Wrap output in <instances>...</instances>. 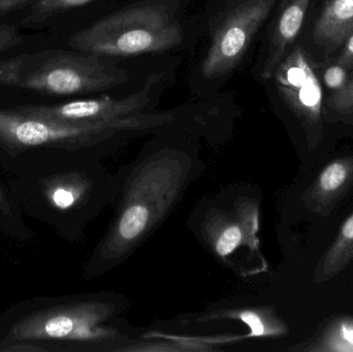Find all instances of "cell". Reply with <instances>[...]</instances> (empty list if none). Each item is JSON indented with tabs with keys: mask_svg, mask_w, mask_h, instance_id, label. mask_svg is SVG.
I'll return each mask as SVG.
<instances>
[{
	"mask_svg": "<svg viewBox=\"0 0 353 352\" xmlns=\"http://www.w3.org/2000/svg\"><path fill=\"white\" fill-rule=\"evenodd\" d=\"M99 58L63 50L20 54L0 60V85L65 96L105 91L126 82L125 70Z\"/></svg>",
	"mask_w": 353,
	"mask_h": 352,
	"instance_id": "cell-1",
	"label": "cell"
},
{
	"mask_svg": "<svg viewBox=\"0 0 353 352\" xmlns=\"http://www.w3.org/2000/svg\"><path fill=\"white\" fill-rule=\"evenodd\" d=\"M182 41V28L174 12L165 4L153 2L97 21L72 35L68 45L99 57H128L168 51Z\"/></svg>",
	"mask_w": 353,
	"mask_h": 352,
	"instance_id": "cell-2",
	"label": "cell"
},
{
	"mask_svg": "<svg viewBox=\"0 0 353 352\" xmlns=\"http://www.w3.org/2000/svg\"><path fill=\"white\" fill-rule=\"evenodd\" d=\"M275 3L276 0H240L228 12L203 60L205 78H220L238 65Z\"/></svg>",
	"mask_w": 353,
	"mask_h": 352,
	"instance_id": "cell-3",
	"label": "cell"
},
{
	"mask_svg": "<svg viewBox=\"0 0 353 352\" xmlns=\"http://www.w3.org/2000/svg\"><path fill=\"white\" fill-rule=\"evenodd\" d=\"M280 96L299 118L311 145L323 140V92L307 52L294 47L274 72Z\"/></svg>",
	"mask_w": 353,
	"mask_h": 352,
	"instance_id": "cell-4",
	"label": "cell"
},
{
	"mask_svg": "<svg viewBox=\"0 0 353 352\" xmlns=\"http://www.w3.org/2000/svg\"><path fill=\"white\" fill-rule=\"evenodd\" d=\"M109 121H59L27 113L20 107L0 110V144L14 150L66 146L87 138Z\"/></svg>",
	"mask_w": 353,
	"mask_h": 352,
	"instance_id": "cell-5",
	"label": "cell"
},
{
	"mask_svg": "<svg viewBox=\"0 0 353 352\" xmlns=\"http://www.w3.org/2000/svg\"><path fill=\"white\" fill-rule=\"evenodd\" d=\"M161 79V74L151 76L141 90L121 99L105 95L99 99H80L55 105H26L20 109L27 113L59 121L91 122L112 120L146 107Z\"/></svg>",
	"mask_w": 353,
	"mask_h": 352,
	"instance_id": "cell-6",
	"label": "cell"
},
{
	"mask_svg": "<svg viewBox=\"0 0 353 352\" xmlns=\"http://www.w3.org/2000/svg\"><path fill=\"white\" fill-rule=\"evenodd\" d=\"M311 0H283L274 24L269 49L261 76L271 80L290 45L300 34Z\"/></svg>",
	"mask_w": 353,
	"mask_h": 352,
	"instance_id": "cell-7",
	"label": "cell"
},
{
	"mask_svg": "<svg viewBox=\"0 0 353 352\" xmlns=\"http://www.w3.org/2000/svg\"><path fill=\"white\" fill-rule=\"evenodd\" d=\"M353 187V155L331 161L309 188V209L321 215L331 214L336 205Z\"/></svg>",
	"mask_w": 353,
	"mask_h": 352,
	"instance_id": "cell-8",
	"label": "cell"
},
{
	"mask_svg": "<svg viewBox=\"0 0 353 352\" xmlns=\"http://www.w3.org/2000/svg\"><path fill=\"white\" fill-rule=\"evenodd\" d=\"M352 33L353 0H327L315 23V43L327 56L341 48Z\"/></svg>",
	"mask_w": 353,
	"mask_h": 352,
	"instance_id": "cell-9",
	"label": "cell"
},
{
	"mask_svg": "<svg viewBox=\"0 0 353 352\" xmlns=\"http://www.w3.org/2000/svg\"><path fill=\"white\" fill-rule=\"evenodd\" d=\"M353 260V213L346 219L331 247L319 262L314 280L325 282L337 276Z\"/></svg>",
	"mask_w": 353,
	"mask_h": 352,
	"instance_id": "cell-10",
	"label": "cell"
},
{
	"mask_svg": "<svg viewBox=\"0 0 353 352\" xmlns=\"http://www.w3.org/2000/svg\"><path fill=\"white\" fill-rule=\"evenodd\" d=\"M93 1L95 0H35L23 20V26L28 28L41 26L57 14L86 6Z\"/></svg>",
	"mask_w": 353,
	"mask_h": 352,
	"instance_id": "cell-11",
	"label": "cell"
},
{
	"mask_svg": "<svg viewBox=\"0 0 353 352\" xmlns=\"http://www.w3.org/2000/svg\"><path fill=\"white\" fill-rule=\"evenodd\" d=\"M309 351H353V320L334 322Z\"/></svg>",
	"mask_w": 353,
	"mask_h": 352,
	"instance_id": "cell-12",
	"label": "cell"
},
{
	"mask_svg": "<svg viewBox=\"0 0 353 352\" xmlns=\"http://www.w3.org/2000/svg\"><path fill=\"white\" fill-rule=\"evenodd\" d=\"M149 220V211L143 205H134L124 213L119 225L120 235L126 240L138 237Z\"/></svg>",
	"mask_w": 353,
	"mask_h": 352,
	"instance_id": "cell-13",
	"label": "cell"
},
{
	"mask_svg": "<svg viewBox=\"0 0 353 352\" xmlns=\"http://www.w3.org/2000/svg\"><path fill=\"white\" fill-rule=\"evenodd\" d=\"M327 105L340 115H353V72L344 88L327 99Z\"/></svg>",
	"mask_w": 353,
	"mask_h": 352,
	"instance_id": "cell-14",
	"label": "cell"
},
{
	"mask_svg": "<svg viewBox=\"0 0 353 352\" xmlns=\"http://www.w3.org/2000/svg\"><path fill=\"white\" fill-rule=\"evenodd\" d=\"M350 70L341 64H327L323 72V82L332 92H337L344 88L350 78Z\"/></svg>",
	"mask_w": 353,
	"mask_h": 352,
	"instance_id": "cell-15",
	"label": "cell"
},
{
	"mask_svg": "<svg viewBox=\"0 0 353 352\" xmlns=\"http://www.w3.org/2000/svg\"><path fill=\"white\" fill-rule=\"evenodd\" d=\"M242 241V231L238 227H230L226 229L218 239L216 250L221 256L232 253Z\"/></svg>",
	"mask_w": 353,
	"mask_h": 352,
	"instance_id": "cell-16",
	"label": "cell"
},
{
	"mask_svg": "<svg viewBox=\"0 0 353 352\" xmlns=\"http://www.w3.org/2000/svg\"><path fill=\"white\" fill-rule=\"evenodd\" d=\"M50 202L60 210H66L74 204L77 192L72 186L58 185L49 192Z\"/></svg>",
	"mask_w": 353,
	"mask_h": 352,
	"instance_id": "cell-17",
	"label": "cell"
},
{
	"mask_svg": "<svg viewBox=\"0 0 353 352\" xmlns=\"http://www.w3.org/2000/svg\"><path fill=\"white\" fill-rule=\"evenodd\" d=\"M22 41L23 37L18 27L14 25L0 24V54L18 47Z\"/></svg>",
	"mask_w": 353,
	"mask_h": 352,
	"instance_id": "cell-18",
	"label": "cell"
},
{
	"mask_svg": "<svg viewBox=\"0 0 353 352\" xmlns=\"http://www.w3.org/2000/svg\"><path fill=\"white\" fill-rule=\"evenodd\" d=\"M241 320L250 327L251 336L259 337L265 334V326L261 322V318L254 312H243L241 314Z\"/></svg>",
	"mask_w": 353,
	"mask_h": 352,
	"instance_id": "cell-19",
	"label": "cell"
},
{
	"mask_svg": "<svg viewBox=\"0 0 353 352\" xmlns=\"http://www.w3.org/2000/svg\"><path fill=\"white\" fill-rule=\"evenodd\" d=\"M336 62L341 64L347 70H353V33L342 45L341 51H340Z\"/></svg>",
	"mask_w": 353,
	"mask_h": 352,
	"instance_id": "cell-20",
	"label": "cell"
},
{
	"mask_svg": "<svg viewBox=\"0 0 353 352\" xmlns=\"http://www.w3.org/2000/svg\"><path fill=\"white\" fill-rule=\"evenodd\" d=\"M34 1L35 0H0V18L18 12Z\"/></svg>",
	"mask_w": 353,
	"mask_h": 352,
	"instance_id": "cell-21",
	"label": "cell"
},
{
	"mask_svg": "<svg viewBox=\"0 0 353 352\" xmlns=\"http://www.w3.org/2000/svg\"><path fill=\"white\" fill-rule=\"evenodd\" d=\"M0 211L3 213H10V205H8V200H6V194L0 186Z\"/></svg>",
	"mask_w": 353,
	"mask_h": 352,
	"instance_id": "cell-22",
	"label": "cell"
}]
</instances>
